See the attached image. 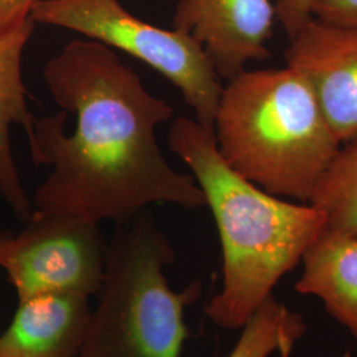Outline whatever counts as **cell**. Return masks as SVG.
Instances as JSON below:
<instances>
[{
	"mask_svg": "<svg viewBox=\"0 0 357 357\" xmlns=\"http://www.w3.org/2000/svg\"><path fill=\"white\" fill-rule=\"evenodd\" d=\"M43 75L64 112L35 118L28 138L35 165L51 167L33 211L123 224L153 204L205 206L196 180L172 168L156 138L174 109L114 50L72 40Z\"/></svg>",
	"mask_w": 357,
	"mask_h": 357,
	"instance_id": "cell-1",
	"label": "cell"
},
{
	"mask_svg": "<svg viewBox=\"0 0 357 357\" xmlns=\"http://www.w3.org/2000/svg\"><path fill=\"white\" fill-rule=\"evenodd\" d=\"M168 147L190 167L216 222L222 249V287L205 307L217 327L240 330L302 262L326 229L314 205L295 204L237 174L217 149L215 131L178 116Z\"/></svg>",
	"mask_w": 357,
	"mask_h": 357,
	"instance_id": "cell-2",
	"label": "cell"
},
{
	"mask_svg": "<svg viewBox=\"0 0 357 357\" xmlns=\"http://www.w3.org/2000/svg\"><path fill=\"white\" fill-rule=\"evenodd\" d=\"M213 131L237 174L274 196L305 203L343 144L306 81L287 65L245 69L228 81Z\"/></svg>",
	"mask_w": 357,
	"mask_h": 357,
	"instance_id": "cell-3",
	"label": "cell"
},
{
	"mask_svg": "<svg viewBox=\"0 0 357 357\" xmlns=\"http://www.w3.org/2000/svg\"><path fill=\"white\" fill-rule=\"evenodd\" d=\"M174 261V246L149 209L118 224L77 357H181L185 310L202 283L172 290L166 268Z\"/></svg>",
	"mask_w": 357,
	"mask_h": 357,
	"instance_id": "cell-4",
	"label": "cell"
},
{
	"mask_svg": "<svg viewBox=\"0 0 357 357\" xmlns=\"http://www.w3.org/2000/svg\"><path fill=\"white\" fill-rule=\"evenodd\" d=\"M31 19L125 52L176 86L196 121L213 131L222 85L203 45L190 33L149 24L118 0H38Z\"/></svg>",
	"mask_w": 357,
	"mask_h": 357,
	"instance_id": "cell-5",
	"label": "cell"
},
{
	"mask_svg": "<svg viewBox=\"0 0 357 357\" xmlns=\"http://www.w3.org/2000/svg\"><path fill=\"white\" fill-rule=\"evenodd\" d=\"M107 255L100 222L33 211L0 261L19 302L40 295H97Z\"/></svg>",
	"mask_w": 357,
	"mask_h": 357,
	"instance_id": "cell-6",
	"label": "cell"
},
{
	"mask_svg": "<svg viewBox=\"0 0 357 357\" xmlns=\"http://www.w3.org/2000/svg\"><path fill=\"white\" fill-rule=\"evenodd\" d=\"M284 57L306 81L337 139L357 135V26L312 17L290 38Z\"/></svg>",
	"mask_w": 357,
	"mask_h": 357,
	"instance_id": "cell-7",
	"label": "cell"
},
{
	"mask_svg": "<svg viewBox=\"0 0 357 357\" xmlns=\"http://www.w3.org/2000/svg\"><path fill=\"white\" fill-rule=\"evenodd\" d=\"M275 20L270 0H178L172 24L196 38L217 76L230 81L249 63L268 60Z\"/></svg>",
	"mask_w": 357,
	"mask_h": 357,
	"instance_id": "cell-8",
	"label": "cell"
},
{
	"mask_svg": "<svg viewBox=\"0 0 357 357\" xmlns=\"http://www.w3.org/2000/svg\"><path fill=\"white\" fill-rule=\"evenodd\" d=\"M91 308L81 295H40L19 302L0 335V357H77Z\"/></svg>",
	"mask_w": 357,
	"mask_h": 357,
	"instance_id": "cell-9",
	"label": "cell"
},
{
	"mask_svg": "<svg viewBox=\"0 0 357 357\" xmlns=\"http://www.w3.org/2000/svg\"><path fill=\"white\" fill-rule=\"evenodd\" d=\"M35 26L32 20L0 36V199L23 221L32 216L33 205L22 183L10 135L13 126H20L29 138L36 118L29 112L22 76L23 53Z\"/></svg>",
	"mask_w": 357,
	"mask_h": 357,
	"instance_id": "cell-10",
	"label": "cell"
},
{
	"mask_svg": "<svg viewBox=\"0 0 357 357\" xmlns=\"http://www.w3.org/2000/svg\"><path fill=\"white\" fill-rule=\"evenodd\" d=\"M302 262L295 290L318 296L332 318L357 340L356 236L326 228L307 248Z\"/></svg>",
	"mask_w": 357,
	"mask_h": 357,
	"instance_id": "cell-11",
	"label": "cell"
},
{
	"mask_svg": "<svg viewBox=\"0 0 357 357\" xmlns=\"http://www.w3.org/2000/svg\"><path fill=\"white\" fill-rule=\"evenodd\" d=\"M326 218V228L357 237V135L335 155L311 202Z\"/></svg>",
	"mask_w": 357,
	"mask_h": 357,
	"instance_id": "cell-12",
	"label": "cell"
},
{
	"mask_svg": "<svg viewBox=\"0 0 357 357\" xmlns=\"http://www.w3.org/2000/svg\"><path fill=\"white\" fill-rule=\"evenodd\" d=\"M241 336L227 357H270L289 354L303 335L305 323L274 296L268 298L243 326Z\"/></svg>",
	"mask_w": 357,
	"mask_h": 357,
	"instance_id": "cell-13",
	"label": "cell"
},
{
	"mask_svg": "<svg viewBox=\"0 0 357 357\" xmlns=\"http://www.w3.org/2000/svg\"><path fill=\"white\" fill-rule=\"evenodd\" d=\"M311 13L330 24L357 26V0H311Z\"/></svg>",
	"mask_w": 357,
	"mask_h": 357,
	"instance_id": "cell-14",
	"label": "cell"
},
{
	"mask_svg": "<svg viewBox=\"0 0 357 357\" xmlns=\"http://www.w3.org/2000/svg\"><path fill=\"white\" fill-rule=\"evenodd\" d=\"M277 19L289 38L295 36L312 19L311 0H277Z\"/></svg>",
	"mask_w": 357,
	"mask_h": 357,
	"instance_id": "cell-15",
	"label": "cell"
},
{
	"mask_svg": "<svg viewBox=\"0 0 357 357\" xmlns=\"http://www.w3.org/2000/svg\"><path fill=\"white\" fill-rule=\"evenodd\" d=\"M38 0H0V36L32 22L31 13Z\"/></svg>",
	"mask_w": 357,
	"mask_h": 357,
	"instance_id": "cell-16",
	"label": "cell"
},
{
	"mask_svg": "<svg viewBox=\"0 0 357 357\" xmlns=\"http://www.w3.org/2000/svg\"><path fill=\"white\" fill-rule=\"evenodd\" d=\"M13 236V234L11 231L0 228V261H1V257H3L4 250H6V246H7V243H10Z\"/></svg>",
	"mask_w": 357,
	"mask_h": 357,
	"instance_id": "cell-17",
	"label": "cell"
}]
</instances>
